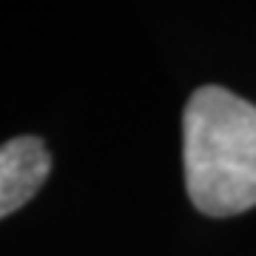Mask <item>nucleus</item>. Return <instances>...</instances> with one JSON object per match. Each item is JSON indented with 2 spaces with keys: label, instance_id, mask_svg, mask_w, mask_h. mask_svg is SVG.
<instances>
[{
  "label": "nucleus",
  "instance_id": "1",
  "mask_svg": "<svg viewBox=\"0 0 256 256\" xmlns=\"http://www.w3.org/2000/svg\"><path fill=\"white\" fill-rule=\"evenodd\" d=\"M185 185L196 210L236 216L256 205V106L222 86L191 94L182 117Z\"/></svg>",
  "mask_w": 256,
  "mask_h": 256
},
{
  "label": "nucleus",
  "instance_id": "2",
  "mask_svg": "<svg viewBox=\"0 0 256 256\" xmlns=\"http://www.w3.org/2000/svg\"><path fill=\"white\" fill-rule=\"evenodd\" d=\"M52 156L43 140L14 137L0 146V220L20 210L46 182Z\"/></svg>",
  "mask_w": 256,
  "mask_h": 256
}]
</instances>
